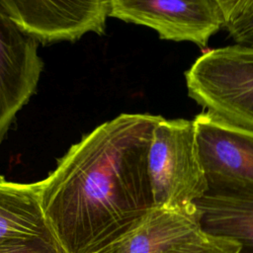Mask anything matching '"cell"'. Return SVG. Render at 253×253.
Wrapping results in <instances>:
<instances>
[{
  "label": "cell",
  "mask_w": 253,
  "mask_h": 253,
  "mask_svg": "<svg viewBox=\"0 0 253 253\" xmlns=\"http://www.w3.org/2000/svg\"><path fill=\"white\" fill-rule=\"evenodd\" d=\"M160 118L121 114L103 123L40 181L43 214L66 253H97L155 209L147 154Z\"/></svg>",
  "instance_id": "6da1fadb"
},
{
  "label": "cell",
  "mask_w": 253,
  "mask_h": 253,
  "mask_svg": "<svg viewBox=\"0 0 253 253\" xmlns=\"http://www.w3.org/2000/svg\"><path fill=\"white\" fill-rule=\"evenodd\" d=\"M147 169L156 209L195 211L208 179L193 120L160 118L152 130Z\"/></svg>",
  "instance_id": "7a4b0ae2"
},
{
  "label": "cell",
  "mask_w": 253,
  "mask_h": 253,
  "mask_svg": "<svg viewBox=\"0 0 253 253\" xmlns=\"http://www.w3.org/2000/svg\"><path fill=\"white\" fill-rule=\"evenodd\" d=\"M110 17L157 32L163 40L190 42L201 48L223 27L219 0H111Z\"/></svg>",
  "instance_id": "3957f363"
},
{
  "label": "cell",
  "mask_w": 253,
  "mask_h": 253,
  "mask_svg": "<svg viewBox=\"0 0 253 253\" xmlns=\"http://www.w3.org/2000/svg\"><path fill=\"white\" fill-rule=\"evenodd\" d=\"M0 8L16 27L43 44L74 42L87 33L105 34L110 1L0 0Z\"/></svg>",
  "instance_id": "277c9868"
},
{
  "label": "cell",
  "mask_w": 253,
  "mask_h": 253,
  "mask_svg": "<svg viewBox=\"0 0 253 253\" xmlns=\"http://www.w3.org/2000/svg\"><path fill=\"white\" fill-rule=\"evenodd\" d=\"M207 179L206 192L194 203L199 228L236 243L238 253H253V183L220 176Z\"/></svg>",
  "instance_id": "5b68a950"
},
{
  "label": "cell",
  "mask_w": 253,
  "mask_h": 253,
  "mask_svg": "<svg viewBox=\"0 0 253 253\" xmlns=\"http://www.w3.org/2000/svg\"><path fill=\"white\" fill-rule=\"evenodd\" d=\"M38 43L0 8V144L40 80L43 63Z\"/></svg>",
  "instance_id": "8992f818"
},
{
  "label": "cell",
  "mask_w": 253,
  "mask_h": 253,
  "mask_svg": "<svg viewBox=\"0 0 253 253\" xmlns=\"http://www.w3.org/2000/svg\"><path fill=\"white\" fill-rule=\"evenodd\" d=\"M200 157L207 176L253 183V130L211 113L193 120Z\"/></svg>",
  "instance_id": "52a82bcc"
},
{
  "label": "cell",
  "mask_w": 253,
  "mask_h": 253,
  "mask_svg": "<svg viewBox=\"0 0 253 253\" xmlns=\"http://www.w3.org/2000/svg\"><path fill=\"white\" fill-rule=\"evenodd\" d=\"M198 227L195 211L155 208L136 226L97 253H161Z\"/></svg>",
  "instance_id": "ba28073f"
},
{
  "label": "cell",
  "mask_w": 253,
  "mask_h": 253,
  "mask_svg": "<svg viewBox=\"0 0 253 253\" xmlns=\"http://www.w3.org/2000/svg\"><path fill=\"white\" fill-rule=\"evenodd\" d=\"M54 236L41 204V183H17L0 176V244L12 239Z\"/></svg>",
  "instance_id": "9c48e42d"
},
{
  "label": "cell",
  "mask_w": 253,
  "mask_h": 253,
  "mask_svg": "<svg viewBox=\"0 0 253 253\" xmlns=\"http://www.w3.org/2000/svg\"><path fill=\"white\" fill-rule=\"evenodd\" d=\"M223 27L235 45L253 49V0H219Z\"/></svg>",
  "instance_id": "30bf717a"
},
{
  "label": "cell",
  "mask_w": 253,
  "mask_h": 253,
  "mask_svg": "<svg viewBox=\"0 0 253 253\" xmlns=\"http://www.w3.org/2000/svg\"><path fill=\"white\" fill-rule=\"evenodd\" d=\"M238 251L239 246L236 243L206 234L198 227L161 253H238Z\"/></svg>",
  "instance_id": "8fae6325"
},
{
  "label": "cell",
  "mask_w": 253,
  "mask_h": 253,
  "mask_svg": "<svg viewBox=\"0 0 253 253\" xmlns=\"http://www.w3.org/2000/svg\"><path fill=\"white\" fill-rule=\"evenodd\" d=\"M0 253H66L54 236H33L0 244Z\"/></svg>",
  "instance_id": "7c38bea8"
}]
</instances>
